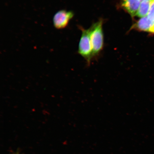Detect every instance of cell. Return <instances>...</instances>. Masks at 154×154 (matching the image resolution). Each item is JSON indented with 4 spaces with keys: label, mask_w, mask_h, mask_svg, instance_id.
Segmentation results:
<instances>
[{
    "label": "cell",
    "mask_w": 154,
    "mask_h": 154,
    "mask_svg": "<svg viewBox=\"0 0 154 154\" xmlns=\"http://www.w3.org/2000/svg\"><path fill=\"white\" fill-rule=\"evenodd\" d=\"M152 2H141L139 9H138L136 16L140 18L147 16L149 14Z\"/></svg>",
    "instance_id": "6"
},
{
    "label": "cell",
    "mask_w": 154,
    "mask_h": 154,
    "mask_svg": "<svg viewBox=\"0 0 154 154\" xmlns=\"http://www.w3.org/2000/svg\"><path fill=\"white\" fill-rule=\"evenodd\" d=\"M140 1L141 2H143V1H153V0H140Z\"/></svg>",
    "instance_id": "8"
},
{
    "label": "cell",
    "mask_w": 154,
    "mask_h": 154,
    "mask_svg": "<svg viewBox=\"0 0 154 154\" xmlns=\"http://www.w3.org/2000/svg\"><path fill=\"white\" fill-rule=\"evenodd\" d=\"M73 16L74 13L72 11L63 9L57 11L53 17L54 26L57 29H61L66 28Z\"/></svg>",
    "instance_id": "3"
},
{
    "label": "cell",
    "mask_w": 154,
    "mask_h": 154,
    "mask_svg": "<svg viewBox=\"0 0 154 154\" xmlns=\"http://www.w3.org/2000/svg\"><path fill=\"white\" fill-rule=\"evenodd\" d=\"M147 17L154 22V0L152 2Z\"/></svg>",
    "instance_id": "7"
},
{
    "label": "cell",
    "mask_w": 154,
    "mask_h": 154,
    "mask_svg": "<svg viewBox=\"0 0 154 154\" xmlns=\"http://www.w3.org/2000/svg\"><path fill=\"white\" fill-rule=\"evenodd\" d=\"M141 2L140 0H122L121 5L131 16H135L139 8Z\"/></svg>",
    "instance_id": "5"
},
{
    "label": "cell",
    "mask_w": 154,
    "mask_h": 154,
    "mask_svg": "<svg viewBox=\"0 0 154 154\" xmlns=\"http://www.w3.org/2000/svg\"><path fill=\"white\" fill-rule=\"evenodd\" d=\"M82 34L79 43L78 53L84 57L89 64L94 57L93 49L90 38V29L82 28Z\"/></svg>",
    "instance_id": "2"
},
{
    "label": "cell",
    "mask_w": 154,
    "mask_h": 154,
    "mask_svg": "<svg viewBox=\"0 0 154 154\" xmlns=\"http://www.w3.org/2000/svg\"><path fill=\"white\" fill-rule=\"evenodd\" d=\"M103 20H100L90 28V38L93 49L94 57L99 54L103 49Z\"/></svg>",
    "instance_id": "1"
},
{
    "label": "cell",
    "mask_w": 154,
    "mask_h": 154,
    "mask_svg": "<svg viewBox=\"0 0 154 154\" xmlns=\"http://www.w3.org/2000/svg\"><path fill=\"white\" fill-rule=\"evenodd\" d=\"M134 29L154 33V22L147 16L139 19L133 26Z\"/></svg>",
    "instance_id": "4"
}]
</instances>
